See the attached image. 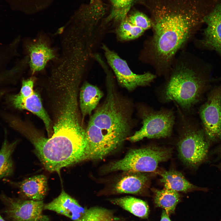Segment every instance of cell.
I'll list each match as a JSON object with an SVG mask.
<instances>
[{
	"label": "cell",
	"mask_w": 221,
	"mask_h": 221,
	"mask_svg": "<svg viewBox=\"0 0 221 221\" xmlns=\"http://www.w3.org/2000/svg\"><path fill=\"white\" fill-rule=\"evenodd\" d=\"M85 208L63 190L58 197L49 203L45 204L44 206V210L55 212L73 221H78Z\"/></svg>",
	"instance_id": "obj_12"
},
{
	"label": "cell",
	"mask_w": 221,
	"mask_h": 221,
	"mask_svg": "<svg viewBox=\"0 0 221 221\" xmlns=\"http://www.w3.org/2000/svg\"><path fill=\"white\" fill-rule=\"evenodd\" d=\"M6 1H9V2H20L25 0H5Z\"/></svg>",
	"instance_id": "obj_26"
},
{
	"label": "cell",
	"mask_w": 221,
	"mask_h": 221,
	"mask_svg": "<svg viewBox=\"0 0 221 221\" xmlns=\"http://www.w3.org/2000/svg\"><path fill=\"white\" fill-rule=\"evenodd\" d=\"M161 181L164 184L165 188L177 192H187L190 191L207 189L200 188L187 180L180 172L174 170L164 171L160 174Z\"/></svg>",
	"instance_id": "obj_17"
},
{
	"label": "cell",
	"mask_w": 221,
	"mask_h": 221,
	"mask_svg": "<svg viewBox=\"0 0 221 221\" xmlns=\"http://www.w3.org/2000/svg\"><path fill=\"white\" fill-rule=\"evenodd\" d=\"M18 142V140L9 142L6 137L0 149V181L14 175V163L12 156Z\"/></svg>",
	"instance_id": "obj_18"
},
{
	"label": "cell",
	"mask_w": 221,
	"mask_h": 221,
	"mask_svg": "<svg viewBox=\"0 0 221 221\" xmlns=\"http://www.w3.org/2000/svg\"><path fill=\"white\" fill-rule=\"evenodd\" d=\"M218 168H219V170L221 171V163L220 164H219V165Z\"/></svg>",
	"instance_id": "obj_28"
},
{
	"label": "cell",
	"mask_w": 221,
	"mask_h": 221,
	"mask_svg": "<svg viewBox=\"0 0 221 221\" xmlns=\"http://www.w3.org/2000/svg\"><path fill=\"white\" fill-rule=\"evenodd\" d=\"M51 138L26 134L44 167L51 172L87 159L85 130L80 122L79 111L65 106L59 109Z\"/></svg>",
	"instance_id": "obj_1"
},
{
	"label": "cell",
	"mask_w": 221,
	"mask_h": 221,
	"mask_svg": "<svg viewBox=\"0 0 221 221\" xmlns=\"http://www.w3.org/2000/svg\"><path fill=\"white\" fill-rule=\"evenodd\" d=\"M0 221H5L0 215Z\"/></svg>",
	"instance_id": "obj_27"
},
{
	"label": "cell",
	"mask_w": 221,
	"mask_h": 221,
	"mask_svg": "<svg viewBox=\"0 0 221 221\" xmlns=\"http://www.w3.org/2000/svg\"><path fill=\"white\" fill-rule=\"evenodd\" d=\"M103 95L96 86L87 82L83 84L79 93V105L82 121L86 116L90 115L96 108Z\"/></svg>",
	"instance_id": "obj_16"
},
{
	"label": "cell",
	"mask_w": 221,
	"mask_h": 221,
	"mask_svg": "<svg viewBox=\"0 0 221 221\" xmlns=\"http://www.w3.org/2000/svg\"><path fill=\"white\" fill-rule=\"evenodd\" d=\"M107 78L106 97L91 116L85 130L87 159H102L129 137L132 127L128 104Z\"/></svg>",
	"instance_id": "obj_2"
},
{
	"label": "cell",
	"mask_w": 221,
	"mask_h": 221,
	"mask_svg": "<svg viewBox=\"0 0 221 221\" xmlns=\"http://www.w3.org/2000/svg\"><path fill=\"white\" fill-rule=\"evenodd\" d=\"M148 180V177L144 173L130 172L116 184L114 191L118 194H140L147 185Z\"/></svg>",
	"instance_id": "obj_15"
},
{
	"label": "cell",
	"mask_w": 221,
	"mask_h": 221,
	"mask_svg": "<svg viewBox=\"0 0 221 221\" xmlns=\"http://www.w3.org/2000/svg\"><path fill=\"white\" fill-rule=\"evenodd\" d=\"M180 199V195L176 191L165 188L154 191L155 206L162 208L169 215L174 212Z\"/></svg>",
	"instance_id": "obj_20"
},
{
	"label": "cell",
	"mask_w": 221,
	"mask_h": 221,
	"mask_svg": "<svg viewBox=\"0 0 221 221\" xmlns=\"http://www.w3.org/2000/svg\"><path fill=\"white\" fill-rule=\"evenodd\" d=\"M6 184L18 189L20 198L34 200H43L48 190L47 179L42 174L36 175L20 181L9 178L2 180Z\"/></svg>",
	"instance_id": "obj_10"
},
{
	"label": "cell",
	"mask_w": 221,
	"mask_h": 221,
	"mask_svg": "<svg viewBox=\"0 0 221 221\" xmlns=\"http://www.w3.org/2000/svg\"><path fill=\"white\" fill-rule=\"evenodd\" d=\"M12 105L19 110H29L36 115L43 122L48 134L51 129V120L44 108L39 94L34 91L30 95L23 97L18 94L9 97Z\"/></svg>",
	"instance_id": "obj_13"
},
{
	"label": "cell",
	"mask_w": 221,
	"mask_h": 221,
	"mask_svg": "<svg viewBox=\"0 0 221 221\" xmlns=\"http://www.w3.org/2000/svg\"><path fill=\"white\" fill-rule=\"evenodd\" d=\"M203 21L207 25L201 41L202 45L221 55V2L217 4Z\"/></svg>",
	"instance_id": "obj_11"
},
{
	"label": "cell",
	"mask_w": 221,
	"mask_h": 221,
	"mask_svg": "<svg viewBox=\"0 0 221 221\" xmlns=\"http://www.w3.org/2000/svg\"><path fill=\"white\" fill-rule=\"evenodd\" d=\"M183 118L177 144L179 155L185 164L196 168L206 159L210 144L203 129Z\"/></svg>",
	"instance_id": "obj_4"
},
{
	"label": "cell",
	"mask_w": 221,
	"mask_h": 221,
	"mask_svg": "<svg viewBox=\"0 0 221 221\" xmlns=\"http://www.w3.org/2000/svg\"><path fill=\"white\" fill-rule=\"evenodd\" d=\"M169 215L168 213L163 209L160 221H172L169 217Z\"/></svg>",
	"instance_id": "obj_25"
},
{
	"label": "cell",
	"mask_w": 221,
	"mask_h": 221,
	"mask_svg": "<svg viewBox=\"0 0 221 221\" xmlns=\"http://www.w3.org/2000/svg\"><path fill=\"white\" fill-rule=\"evenodd\" d=\"M102 48L109 64L113 70L118 83L123 87L132 91L140 86L149 85L156 76L149 73L138 74L134 73L126 61L117 53L103 45Z\"/></svg>",
	"instance_id": "obj_9"
},
{
	"label": "cell",
	"mask_w": 221,
	"mask_h": 221,
	"mask_svg": "<svg viewBox=\"0 0 221 221\" xmlns=\"http://www.w3.org/2000/svg\"><path fill=\"white\" fill-rule=\"evenodd\" d=\"M111 210L99 206L86 207L84 212L78 221H118Z\"/></svg>",
	"instance_id": "obj_21"
},
{
	"label": "cell",
	"mask_w": 221,
	"mask_h": 221,
	"mask_svg": "<svg viewBox=\"0 0 221 221\" xmlns=\"http://www.w3.org/2000/svg\"><path fill=\"white\" fill-rule=\"evenodd\" d=\"M135 0H110L112 10L110 19L117 21L124 20Z\"/></svg>",
	"instance_id": "obj_23"
},
{
	"label": "cell",
	"mask_w": 221,
	"mask_h": 221,
	"mask_svg": "<svg viewBox=\"0 0 221 221\" xmlns=\"http://www.w3.org/2000/svg\"><path fill=\"white\" fill-rule=\"evenodd\" d=\"M29 64L32 74L40 71L49 61L56 58L53 50L44 41L39 40L27 45Z\"/></svg>",
	"instance_id": "obj_14"
},
{
	"label": "cell",
	"mask_w": 221,
	"mask_h": 221,
	"mask_svg": "<svg viewBox=\"0 0 221 221\" xmlns=\"http://www.w3.org/2000/svg\"><path fill=\"white\" fill-rule=\"evenodd\" d=\"M171 154L170 149L155 146L133 149L122 159L111 163L106 170L108 172H154L159 164L168 160Z\"/></svg>",
	"instance_id": "obj_5"
},
{
	"label": "cell",
	"mask_w": 221,
	"mask_h": 221,
	"mask_svg": "<svg viewBox=\"0 0 221 221\" xmlns=\"http://www.w3.org/2000/svg\"><path fill=\"white\" fill-rule=\"evenodd\" d=\"M209 79L189 65L181 63L174 69L161 91L165 102L173 101L188 110L200 100Z\"/></svg>",
	"instance_id": "obj_3"
},
{
	"label": "cell",
	"mask_w": 221,
	"mask_h": 221,
	"mask_svg": "<svg viewBox=\"0 0 221 221\" xmlns=\"http://www.w3.org/2000/svg\"><path fill=\"white\" fill-rule=\"evenodd\" d=\"M0 200L4 205V210L11 221H50L43 213V201L25 200L9 196L4 192L0 194Z\"/></svg>",
	"instance_id": "obj_7"
},
{
	"label": "cell",
	"mask_w": 221,
	"mask_h": 221,
	"mask_svg": "<svg viewBox=\"0 0 221 221\" xmlns=\"http://www.w3.org/2000/svg\"><path fill=\"white\" fill-rule=\"evenodd\" d=\"M110 201L139 218L146 219L149 216V206L146 202L141 199L126 196L113 199Z\"/></svg>",
	"instance_id": "obj_19"
},
{
	"label": "cell",
	"mask_w": 221,
	"mask_h": 221,
	"mask_svg": "<svg viewBox=\"0 0 221 221\" xmlns=\"http://www.w3.org/2000/svg\"><path fill=\"white\" fill-rule=\"evenodd\" d=\"M220 155L221 156V149L220 150Z\"/></svg>",
	"instance_id": "obj_29"
},
{
	"label": "cell",
	"mask_w": 221,
	"mask_h": 221,
	"mask_svg": "<svg viewBox=\"0 0 221 221\" xmlns=\"http://www.w3.org/2000/svg\"><path fill=\"white\" fill-rule=\"evenodd\" d=\"M199 114L203 130L210 144L221 139V84L209 92Z\"/></svg>",
	"instance_id": "obj_8"
},
{
	"label": "cell",
	"mask_w": 221,
	"mask_h": 221,
	"mask_svg": "<svg viewBox=\"0 0 221 221\" xmlns=\"http://www.w3.org/2000/svg\"><path fill=\"white\" fill-rule=\"evenodd\" d=\"M145 31L133 25L126 18L121 21L116 30L118 38L122 41L135 39L141 36Z\"/></svg>",
	"instance_id": "obj_22"
},
{
	"label": "cell",
	"mask_w": 221,
	"mask_h": 221,
	"mask_svg": "<svg viewBox=\"0 0 221 221\" xmlns=\"http://www.w3.org/2000/svg\"><path fill=\"white\" fill-rule=\"evenodd\" d=\"M126 19L131 24L141 28L144 30L152 27L150 19L143 13L138 11L133 13Z\"/></svg>",
	"instance_id": "obj_24"
},
{
	"label": "cell",
	"mask_w": 221,
	"mask_h": 221,
	"mask_svg": "<svg viewBox=\"0 0 221 221\" xmlns=\"http://www.w3.org/2000/svg\"><path fill=\"white\" fill-rule=\"evenodd\" d=\"M141 113L142 126L129 137L128 140L135 142L145 138L158 139L171 135L175 120L172 110L165 108L156 110L146 107L142 108Z\"/></svg>",
	"instance_id": "obj_6"
}]
</instances>
